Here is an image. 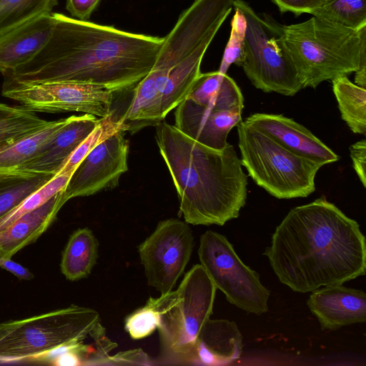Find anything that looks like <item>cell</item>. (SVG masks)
Wrapping results in <instances>:
<instances>
[{"mask_svg": "<svg viewBox=\"0 0 366 366\" xmlns=\"http://www.w3.org/2000/svg\"><path fill=\"white\" fill-rule=\"evenodd\" d=\"M100 118L84 114L71 116L28 162L16 169L56 175L63 165L99 123Z\"/></svg>", "mask_w": 366, "mask_h": 366, "instance_id": "16", "label": "cell"}, {"mask_svg": "<svg viewBox=\"0 0 366 366\" xmlns=\"http://www.w3.org/2000/svg\"><path fill=\"white\" fill-rule=\"evenodd\" d=\"M152 364L148 355L141 349L120 352L113 356H109L105 365H124Z\"/></svg>", "mask_w": 366, "mask_h": 366, "instance_id": "34", "label": "cell"}, {"mask_svg": "<svg viewBox=\"0 0 366 366\" xmlns=\"http://www.w3.org/2000/svg\"><path fill=\"white\" fill-rule=\"evenodd\" d=\"M217 288L200 264H194L174 291L149 297L159 313L163 364L190 365L199 335L212 314Z\"/></svg>", "mask_w": 366, "mask_h": 366, "instance_id": "6", "label": "cell"}, {"mask_svg": "<svg viewBox=\"0 0 366 366\" xmlns=\"http://www.w3.org/2000/svg\"><path fill=\"white\" fill-rule=\"evenodd\" d=\"M159 323L158 312L146 304L130 314L125 320V330L134 340H140L152 335Z\"/></svg>", "mask_w": 366, "mask_h": 366, "instance_id": "32", "label": "cell"}, {"mask_svg": "<svg viewBox=\"0 0 366 366\" xmlns=\"http://www.w3.org/2000/svg\"><path fill=\"white\" fill-rule=\"evenodd\" d=\"M198 255L200 264L230 304L257 315L268 311L270 291L261 283L259 274L242 262L224 235L205 232L200 237Z\"/></svg>", "mask_w": 366, "mask_h": 366, "instance_id": "9", "label": "cell"}, {"mask_svg": "<svg viewBox=\"0 0 366 366\" xmlns=\"http://www.w3.org/2000/svg\"><path fill=\"white\" fill-rule=\"evenodd\" d=\"M50 36L29 61L4 74L21 82L75 81L113 92L134 87L152 69L163 38L51 14Z\"/></svg>", "mask_w": 366, "mask_h": 366, "instance_id": "1", "label": "cell"}, {"mask_svg": "<svg viewBox=\"0 0 366 366\" xmlns=\"http://www.w3.org/2000/svg\"><path fill=\"white\" fill-rule=\"evenodd\" d=\"M326 1H327V0H326Z\"/></svg>", "mask_w": 366, "mask_h": 366, "instance_id": "40", "label": "cell"}, {"mask_svg": "<svg viewBox=\"0 0 366 366\" xmlns=\"http://www.w3.org/2000/svg\"><path fill=\"white\" fill-rule=\"evenodd\" d=\"M234 7L247 21L241 66L247 78L264 92L296 94L303 87L282 40V24L268 14L257 13L243 0H237Z\"/></svg>", "mask_w": 366, "mask_h": 366, "instance_id": "8", "label": "cell"}, {"mask_svg": "<svg viewBox=\"0 0 366 366\" xmlns=\"http://www.w3.org/2000/svg\"><path fill=\"white\" fill-rule=\"evenodd\" d=\"M187 98L215 109L242 111L244 108L239 87L227 74L219 71L201 73Z\"/></svg>", "mask_w": 366, "mask_h": 366, "instance_id": "20", "label": "cell"}, {"mask_svg": "<svg viewBox=\"0 0 366 366\" xmlns=\"http://www.w3.org/2000/svg\"><path fill=\"white\" fill-rule=\"evenodd\" d=\"M124 133L116 132L84 157L63 190L66 201L118 186L120 177L128 170L129 146Z\"/></svg>", "mask_w": 366, "mask_h": 366, "instance_id": "12", "label": "cell"}, {"mask_svg": "<svg viewBox=\"0 0 366 366\" xmlns=\"http://www.w3.org/2000/svg\"><path fill=\"white\" fill-rule=\"evenodd\" d=\"M99 242L89 228H79L69 237L62 252L60 268L70 281L87 277L97 263Z\"/></svg>", "mask_w": 366, "mask_h": 366, "instance_id": "21", "label": "cell"}, {"mask_svg": "<svg viewBox=\"0 0 366 366\" xmlns=\"http://www.w3.org/2000/svg\"><path fill=\"white\" fill-rule=\"evenodd\" d=\"M58 0H0V39L45 14L52 13Z\"/></svg>", "mask_w": 366, "mask_h": 366, "instance_id": "27", "label": "cell"}, {"mask_svg": "<svg viewBox=\"0 0 366 366\" xmlns=\"http://www.w3.org/2000/svg\"><path fill=\"white\" fill-rule=\"evenodd\" d=\"M51 364L61 366H77L83 365L81 357L78 353L74 351L63 352L50 360Z\"/></svg>", "mask_w": 366, "mask_h": 366, "instance_id": "38", "label": "cell"}, {"mask_svg": "<svg viewBox=\"0 0 366 366\" xmlns=\"http://www.w3.org/2000/svg\"><path fill=\"white\" fill-rule=\"evenodd\" d=\"M155 139L187 223L222 226L239 216L246 203L247 177L232 144L210 148L162 121L156 125Z\"/></svg>", "mask_w": 366, "mask_h": 366, "instance_id": "3", "label": "cell"}, {"mask_svg": "<svg viewBox=\"0 0 366 366\" xmlns=\"http://www.w3.org/2000/svg\"><path fill=\"white\" fill-rule=\"evenodd\" d=\"M71 174H58L43 187L31 194L18 206L0 218V232L7 228L22 215L39 207L53 196L64 189Z\"/></svg>", "mask_w": 366, "mask_h": 366, "instance_id": "30", "label": "cell"}, {"mask_svg": "<svg viewBox=\"0 0 366 366\" xmlns=\"http://www.w3.org/2000/svg\"><path fill=\"white\" fill-rule=\"evenodd\" d=\"M240 110H219L186 98L175 108L174 126L191 139L214 149H222L230 130L242 121Z\"/></svg>", "mask_w": 366, "mask_h": 366, "instance_id": "13", "label": "cell"}, {"mask_svg": "<svg viewBox=\"0 0 366 366\" xmlns=\"http://www.w3.org/2000/svg\"><path fill=\"white\" fill-rule=\"evenodd\" d=\"M352 167L362 186L366 187V140L355 142L350 147Z\"/></svg>", "mask_w": 366, "mask_h": 366, "instance_id": "35", "label": "cell"}, {"mask_svg": "<svg viewBox=\"0 0 366 366\" xmlns=\"http://www.w3.org/2000/svg\"><path fill=\"white\" fill-rule=\"evenodd\" d=\"M193 247L188 223L174 218L160 221L138 246L148 285L161 295L171 292L184 273Z\"/></svg>", "mask_w": 366, "mask_h": 366, "instance_id": "11", "label": "cell"}, {"mask_svg": "<svg viewBox=\"0 0 366 366\" xmlns=\"http://www.w3.org/2000/svg\"><path fill=\"white\" fill-rule=\"evenodd\" d=\"M310 14L335 25L360 30L366 26V0H327Z\"/></svg>", "mask_w": 366, "mask_h": 366, "instance_id": "28", "label": "cell"}, {"mask_svg": "<svg viewBox=\"0 0 366 366\" xmlns=\"http://www.w3.org/2000/svg\"><path fill=\"white\" fill-rule=\"evenodd\" d=\"M210 43L206 42L201 45L170 71L162 95V120L188 96L201 74V62Z\"/></svg>", "mask_w": 366, "mask_h": 366, "instance_id": "22", "label": "cell"}, {"mask_svg": "<svg viewBox=\"0 0 366 366\" xmlns=\"http://www.w3.org/2000/svg\"><path fill=\"white\" fill-rule=\"evenodd\" d=\"M355 73V84L366 89V52L362 54L359 66Z\"/></svg>", "mask_w": 366, "mask_h": 366, "instance_id": "39", "label": "cell"}, {"mask_svg": "<svg viewBox=\"0 0 366 366\" xmlns=\"http://www.w3.org/2000/svg\"><path fill=\"white\" fill-rule=\"evenodd\" d=\"M242 340L234 321L209 319L199 335L190 365H229L241 356Z\"/></svg>", "mask_w": 366, "mask_h": 366, "instance_id": "17", "label": "cell"}, {"mask_svg": "<svg viewBox=\"0 0 366 366\" xmlns=\"http://www.w3.org/2000/svg\"><path fill=\"white\" fill-rule=\"evenodd\" d=\"M51 14L42 15L0 39V72L15 69L43 48L51 32Z\"/></svg>", "mask_w": 366, "mask_h": 366, "instance_id": "19", "label": "cell"}, {"mask_svg": "<svg viewBox=\"0 0 366 366\" xmlns=\"http://www.w3.org/2000/svg\"><path fill=\"white\" fill-rule=\"evenodd\" d=\"M55 176L19 169L0 172V218Z\"/></svg>", "mask_w": 366, "mask_h": 366, "instance_id": "23", "label": "cell"}, {"mask_svg": "<svg viewBox=\"0 0 366 366\" xmlns=\"http://www.w3.org/2000/svg\"><path fill=\"white\" fill-rule=\"evenodd\" d=\"M117 347L98 312L75 305L0 323V363L49 361L71 350L79 355L83 365H104Z\"/></svg>", "mask_w": 366, "mask_h": 366, "instance_id": "4", "label": "cell"}, {"mask_svg": "<svg viewBox=\"0 0 366 366\" xmlns=\"http://www.w3.org/2000/svg\"><path fill=\"white\" fill-rule=\"evenodd\" d=\"M0 267L11 272L20 280H30L34 274L26 267L8 258L0 257Z\"/></svg>", "mask_w": 366, "mask_h": 366, "instance_id": "37", "label": "cell"}, {"mask_svg": "<svg viewBox=\"0 0 366 366\" xmlns=\"http://www.w3.org/2000/svg\"><path fill=\"white\" fill-rule=\"evenodd\" d=\"M237 134L242 165L259 187L277 199L306 197L315 191L323 164L292 152L244 121L237 124Z\"/></svg>", "mask_w": 366, "mask_h": 366, "instance_id": "7", "label": "cell"}, {"mask_svg": "<svg viewBox=\"0 0 366 366\" xmlns=\"http://www.w3.org/2000/svg\"><path fill=\"white\" fill-rule=\"evenodd\" d=\"M63 190L0 232V257L11 259L22 248L34 242L48 229L67 202Z\"/></svg>", "mask_w": 366, "mask_h": 366, "instance_id": "18", "label": "cell"}, {"mask_svg": "<svg viewBox=\"0 0 366 366\" xmlns=\"http://www.w3.org/2000/svg\"><path fill=\"white\" fill-rule=\"evenodd\" d=\"M51 122L23 107L0 103V150L46 127Z\"/></svg>", "mask_w": 366, "mask_h": 366, "instance_id": "26", "label": "cell"}, {"mask_svg": "<svg viewBox=\"0 0 366 366\" xmlns=\"http://www.w3.org/2000/svg\"><path fill=\"white\" fill-rule=\"evenodd\" d=\"M244 122L292 152L324 165L340 159L337 154L309 129L284 115L255 113Z\"/></svg>", "mask_w": 366, "mask_h": 366, "instance_id": "15", "label": "cell"}, {"mask_svg": "<svg viewBox=\"0 0 366 366\" xmlns=\"http://www.w3.org/2000/svg\"><path fill=\"white\" fill-rule=\"evenodd\" d=\"M119 130L128 131L129 127L121 117L116 119L113 112L106 117L100 118L98 125L70 155L58 174H72L80 162L91 150Z\"/></svg>", "mask_w": 366, "mask_h": 366, "instance_id": "29", "label": "cell"}, {"mask_svg": "<svg viewBox=\"0 0 366 366\" xmlns=\"http://www.w3.org/2000/svg\"><path fill=\"white\" fill-rule=\"evenodd\" d=\"M326 0H272L282 13L290 12L295 16L310 14Z\"/></svg>", "mask_w": 366, "mask_h": 366, "instance_id": "33", "label": "cell"}, {"mask_svg": "<svg viewBox=\"0 0 366 366\" xmlns=\"http://www.w3.org/2000/svg\"><path fill=\"white\" fill-rule=\"evenodd\" d=\"M51 121L49 125L0 150V172L16 169L31 159L66 122Z\"/></svg>", "mask_w": 366, "mask_h": 366, "instance_id": "25", "label": "cell"}, {"mask_svg": "<svg viewBox=\"0 0 366 366\" xmlns=\"http://www.w3.org/2000/svg\"><path fill=\"white\" fill-rule=\"evenodd\" d=\"M281 37L303 89L355 72L366 52V26L354 30L315 16L282 24Z\"/></svg>", "mask_w": 366, "mask_h": 366, "instance_id": "5", "label": "cell"}, {"mask_svg": "<svg viewBox=\"0 0 366 366\" xmlns=\"http://www.w3.org/2000/svg\"><path fill=\"white\" fill-rule=\"evenodd\" d=\"M341 117L355 134H366V89L352 83L347 76L332 80Z\"/></svg>", "mask_w": 366, "mask_h": 366, "instance_id": "24", "label": "cell"}, {"mask_svg": "<svg viewBox=\"0 0 366 366\" xmlns=\"http://www.w3.org/2000/svg\"><path fill=\"white\" fill-rule=\"evenodd\" d=\"M113 92L75 81L21 82L4 77L2 94L32 112H76L104 118L110 115Z\"/></svg>", "mask_w": 366, "mask_h": 366, "instance_id": "10", "label": "cell"}, {"mask_svg": "<svg viewBox=\"0 0 366 366\" xmlns=\"http://www.w3.org/2000/svg\"><path fill=\"white\" fill-rule=\"evenodd\" d=\"M231 21V32L222 56L219 71L226 74L234 64L241 66L244 59V39L247 21L243 13L237 8Z\"/></svg>", "mask_w": 366, "mask_h": 366, "instance_id": "31", "label": "cell"}, {"mask_svg": "<svg viewBox=\"0 0 366 366\" xmlns=\"http://www.w3.org/2000/svg\"><path fill=\"white\" fill-rule=\"evenodd\" d=\"M307 305L322 330L366 321V295L342 285L325 286L312 291Z\"/></svg>", "mask_w": 366, "mask_h": 366, "instance_id": "14", "label": "cell"}, {"mask_svg": "<svg viewBox=\"0 0 366 366\" xmlns=\"http://www.w3.org/2000/svg\"><path fill=\"white\" fill-rule=\"evenodd\" d=\"M263 254L280 282L300 293L365 274L359 224L324 197L290 209Z\"/></svg>", "mask_w": 366, "mask_h": 366, "instance_id": "2", "label": "cell"}, {"mask_svg": "<svg viewBox=\"0 0 366 366\" xmlns=\"http://www.w3.org/2000/svg\"><path fill=\"white\" fill-rule=\"evenodd\" d=\"M99 1L100 0H66V9L71 17L89 21Z\"/></svg>", "mask_w": 366, "mask_h": 366, "instance_id": "36", "label": "cell"}]
</instances>
